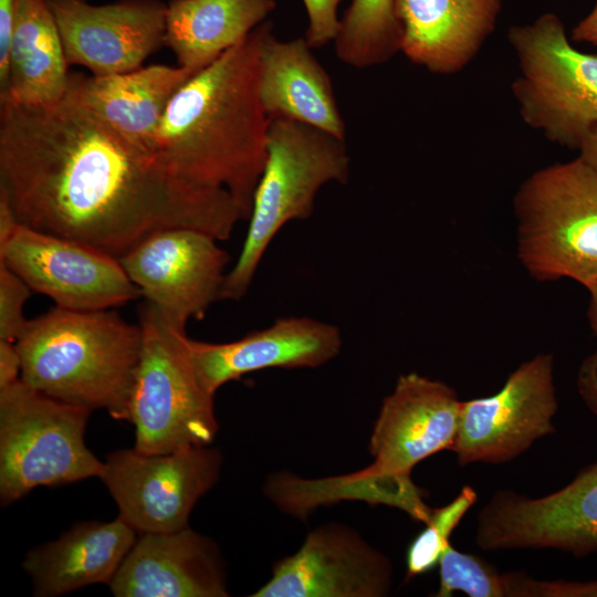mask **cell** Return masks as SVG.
Returning <instances> with one entry per match:
<instances>
[{
    "instance_id": "obj_1",
    "label": "cell",
    "mask_w": 597,
    "mask_h": 597,
    "mask_svg": "<svg viewBox=\"0 0 597 597\" xmlns=\"http://www.w3.org/2000/svg\"><path fill=\"white\" fill-rule=\"evenodd\" d=\"M0 188L20 224L117 259L161 229L222 241L243 220L227 190L186 181L66 96L0 102Z\"/></svg>"
},
{
    "instance_id": "obj_2",
    "label": "cell",
    "mask_w": 597,
    "mask_h": 597,
    "mask_svg": "<svg viewBox=\"0 0 597 597\" xmlns=\"http://www.w3.org/2000/svg\"><path fill=\"white\" fill-rule=\"evenodd\" d=\"M269 20L195 73L159 124L154 156L186 181L227 190L249 220L266 160L270 118L258 92Z\"/></svg>"
},
{
    "instance_id": "obj_3",
    "label": "cell",
    "mask_w": 597,
    "mask_h": 597,
    "mask_svg": "<svg viewBox=\"0 0 597 597\" xmlns=\"http://www.w3.org/2000/svg\"><path fill=\"white\" fill-rule=\"evenodd\" d=\"M142 327L116 312L55 306L29 320L15 341L20 379L55 399L129 421Z\"/></svg>"
},
{
    "instance_id": "obj_4",
    "label": "cell",
    "mask_w": 597,
    "mask_h": 597,
    "mask_svg": "<svg viewBox=\"0 0 597 597\" xmlns=\"http://www.w3.org/2000/svg\"><path fill=\"white\" fill-rule=\"evenodd\" d=\"M349 168L345 139L290 119L270 122L265 165L241 251L226 275L223 300L247 294L275 234L290 221L308 219L320 189L328 182L346 184Z\"/></svg>"
},
{
    "instance_id": "obj_5",
    "label": "cell",
    "mask_w": 597,
    "mask_h": 597,
    "mask_svg": "<svg viewBox=\"0 0 597 597\" xmlns=\"http://www.w3.org/2000/svg\"><path fill=\"white\" fill-rule=\"evenodd\" d=\"M517 255L538 282H597V175L579 158L531 174L513 198Z\"/></svg>"
},
{
    "instance_id": "obj_6",
    "label": "cell",
    "mask_w": 597,
    "mask_h": 597,
    "mask_svg": "<svg viewBox=\"0 0 597 597\" xmlns=\"http://www.w3.org/2000/svg\"><path fill=\"white\" fill-rule=\"evenodd\" d=\"M142 349L130 400L134 448L145 454L210 444L218 433L213 396L200 384L185 327L146 302Z\"/></svg>"
},
{
    "instance_id": "obj_7",
    "label": "cell",
    "mask_w": 597,
    "mask_h": 597,
    "mask_svg": "<svg viewBox=\"0 0 597 597\" xmlns=\"http://www.w3.org/2000/svg\"><path fill=\"white\" fill-rule=\"evenodd\" d=\"M519 74L511 84L522 121L551 143L579 150L597 127V55L577 50L561 18L513 25Z\"/></svg>"
},
{
    "instance_id": "obj_8",
    "label": "cell",
    "mask_w": 597,
    "mask_h": 597,
    "mask_svg": "<svg viewBox=\"0 0 597 597\" xmlns=\"http://www.w3.org/2000/svg\"><path fill=\"white\" fill-rule=\"evenodd\" d=\"M91 409L50 397L18 379L0 388V501L38 486L98 478L103 461L86 447Z\"/></svg>"
},
{
    "instance_id": "obj_9",
    "label": "cell",
    "mask_w": 597,
    "mask_h": 597,
    "mask_svg": "<svg viewBox=\"0 0 597 597\" xmlns=\"http://www.w3.org/2000/svg\"><path fill=\"white\" fill-rule=\"evenodd\" d=\"M461 400L453 388L418 373L400 375L384 398L370 440L373 462L355 471L404 499L416 512L430 507L411 480L425 459L451 450L459 426Z\"/></svg>"
},
{
    "instance_id": "obj_10",
    "label": "cell",
    "mask_w": 597,
    "mask_h": 597,
    "mask_svg": "<svg viewBox=\"0 0 597 597\" xmlns=\"http://www.w3.org/2000/svg\"><path fill=\"white\" fill-rule=\"evenodd\" d=\"M218 448L195 446L168 453L133 449L107 454L98 479L118 507V516L138 534L185 528L197 502L219 481Z\"/></svg>"
},
{
    "instance_id": "obj_11",
    "label": "cell",
    "mask_w": 597,
    "mask_h": 597,
    "mask_svg": "<svg viewBox=\"0 0 597 597\" xmlns=\"http://www.w3.org/2000/svg\"><path fill=\"white\" fill-rule=\"evenodd\" d=\"M553 363L552 354H537L512 371L494 395L461 401L451 448L460 465L507 462L555 431Z\"/></svg>"
},
{
    "instance_id": "obj_12",
    "label": "cell",
    "mask_w": 597,
    "mask_h": 597,
    "mask_svg": "<svg viewBox=\"0 0 597 597\" xmlns=\"http://www.w3.org/2000/svg\"><path fill=\"white\" fill-rule=\"evenodd\" d=\"M475 544L483 551L553 548L576 557L597 552V462L544 496L496 492L479 512Z\"/></svg>"
},
{
    "instance_id": "obj_13",
    "label": "cell",
    "mask_w": 597,
    "mask_h": 597,
    "mask_svg": "<svg viewBox=\"0 0 597 597\" xmlns=\"http://www.w3.org/2000/svg\"><path fill=\"white\" fill-rule=\"evenodd\" d=\"M218 239L202 230L172 227L146 237L118 260L146 302L186 327L222 298L230 260Z\"/></svg>"
},
{
    "instance_id": "obj_14",
    "label": "cell",
    "mask_w": 597,
    "mask_h": 597,
    "mask_svg": "<svg viewBox=\"0 0 597 597\" xmlns=\"http://www.w3.org/2000/svg\"><path fill=\"white\" fill-rule=\"evenodd\" d=\"M0 263L65 310H109L142 296L117 258L23 224L0 249Z\"/></svg>"
},
{
    "instance_id": "obj_15",
    "label": "cell",
    "mask_w": 597,
    "mask_h": 597,
    "mask_svg": "<svg viewBox=\"0 0 597 597\" xmlns=\"http://www.w3.org/2000/svg\"><path fill=\"white\" fill-rule=\"evenodd\" d=\"M54 15L69 65L93 75L129 72L165 45L167 3L119 0H46Z\"/></svg>"
},
{
    "instance_id": "obj_16",
    "label": "cell",
    "mask_w": 597,
    "mask_h": 597,
    "mask_svg": "<svg viewBox=\"0 0 597 597\" xmlns=\"http://www.w3.org/2000/svg\"><path fill=\"white\" fill-rule=\"evenodd\" d=\"M392 585L389 558L339 523L307 533L300 549L277 561L252 597H383Z\"/></svg>"
},
{
    "instance_id": "obj_17",
    "label": "cell",
    "mask_w": 597,
    "mask_h": 597,
    "mask_svg": "<svg viewBox=\"0 0 597 597\" xmlns=\"http://www.w3.org/2000/svg\"><path fill=\"white\" fill-rule=\"evenodd\" d=\"M188 344L201 386L214 395L222 385L252 371L320 367L339 354L343 337L333 324L306 316H285L233 342L189 338Z\"/></svg>"
},
{
    "instance_id": "obj_18",
    "label": "cell",
    "mask_w": 597,
    "mask_h": 597,
    "mask_svg": "<svg viewBox=\"0 0 597 597\" xmlns=\"http://www.w3.org/2000/svg\"><path fill=\"white\" fill-rule=\"evenodd\" d=\"M116 597H227L218 545L189 526L138 534L108 584Z\"/></svg>"
},
{
    "instance_id": "obj_19",
    "label": "cell",
    "mask_w": 597,
    "mask_h": 597,
    "mask_svg": "<svg viewBox=\"0 0 597 597\" xmlns=\"http://www.w3.org/2000/svg\"><path fill=\"white\" fill-rule=\"evenodd\" d=\"M197 72L164 64L109 75L73 72L64 96L119 137L154 156L156 134L171 98Z\"/></svg>"
},
{
    "instance_id": "obj_20",
    "label": "cell",
    "mask_w": 597,
    "mask_h": 597,
    "mask_svg": "<svg viewBox=\"0 0 597 597\" xmlns=\"http://www.w3.org/2000/svg\"><path fill=\"white\" fill-rule=\"evenodd\" d=\"M503 0H395L400 52L437 75L464 70L495 31Z\"/></svg>"
},
{
    "instance_id": "obj_21",
    "label": "cell",
    "mask_w": 597,
    "mask_h": 597,
    "mask_svg": "<svg viewBox=\"0 0 597 597\" xmlns=\"http://www.w3.org/2000/svg\"><path fill=\"white\" fill-rule=\"evenodd\" d=\"M305 38L279 40L269 21L260 50L258 92L270 118L298 122L345 139L331 78Z\"/></svg>"
},
{
    "instance_id": "obj_22",
    "label": "cell",
    "mask_w": 597,
    "mask_h": 597,
    "mask_svg": "<svg viewBox=\"0 0 597 597\" xmlns=\"http://www.w3.org/2000/svg\"><path fill=\"white\" fill-rule=\"evenodd\" d=\"M138 533L117 516L74 524L56 540L28 552L22 568L38 597H56L95 584H109Z\"/></svg>"
},
{
    "instance_id": "obj_23",
    "label": "cell",
    "mask_w": 597,
    "mask_h": 597,
    "mask_svg": "<svg viewBox=\"0 0 597 597\" xmlns=\"http://www.w3.org/2000/svg\"><path fill=\"white\" fill-rule=\"evenodd\" d=\"M275 8V0H170L165 45L179 66L199 71L242 42Z\"/></svg>"
},
{
    "instance_id": "obj_24",
    "label": "cell",
    "mask_w": 597,
    "mask_h": 597,
    "mask_svg": "<svg viewBox=\"0 0 597 597\" xmlns=\"http://www.w3.org/2000/svg\"><path fill=\"white\" fill-rule=\"evenodd\" d=\"M69 64L46 0H17L9 72L1 101L50 105L65 95Z\"/></svg>"
},
{
    "instance_id": "obj_25",
    "label": "cell",
    "mask_w": 597,
    "mask_h": 597,
    "mask_svg": "<svg viewBox=\"0 0 597 597\" xmlns=\"http://www.w3.org/2000/svg\"><path fill=\"white\" fill-rule=\"evenodd\" d=\"M341 62L354 69L384 64L400 52L395 0H352L334 41Z\"/></svg>"
},
{
    "instance_id": "obj_26",
    "label": "cell",
    "mask_w": 597,
    "mask_h": 597,
    "mask_svg": "<svg viewBox=\"0 0 597 597\" xmlns=\"http://www.w3.org/2000/svg\"><path fill=\"white\" fill-rule=\"evenodd\" d=\"M478 494L470 485L447 505L433 509L426 527L408 547L406 555L407 578L423 575L438 566L444 551L451 545L450 537L465 513L474 505Z\"/></svg>"
},
{
    "instance_id": "obj_27",
    "label": "cell",
    "mask_w": 597,
    "mask_h": 597,
    "mask_svg": "<svg viewBox=\"0 0 597 597\" xmlns=\"http://www.w3.org/2000/svg\"><path fill=\"white\" fill-rule=\"evenodd\" d=\"M438 566L437 597H449L455 591L470 597H502V574L478 556L458 551L451 544Z\"/></svg>"
},
{
    "instance_id": "obj_28",
    "label": "cell",
    "mask_w": 597,
    "mask_h": 597,
    "mask_svg": "<svg viewBox=\"0 0 597 597\" xmlns=\"http://www.w3.org/2000/svg\"><path fill=\"white\" fill-rule=\"evenodd\" d=\"M33 291L4 263H0V339L15 342L27 326L24 304Z\"/></svg>"
},
{
    "instance_id": "obj_29",
    "label": "cell",
    "mask_w": 597,
    "mask_h": 597,
    "mask_svg": "<svg viewBox=\"0 0 597 597\" xmlns=\"http://www.w3.org/2000/svg\"><path fill=\"white\" fill-rule=\"evenodd\" d=\"M307 14L305 40L312 49L334 42L341 25L338 6L345 0H302Z\"/></svg>"
},
{
    "instance_id": "obj_30",
    "label": "cell",
    "mask_w": 597,
    "mask_h": 597,
    "mask_svg": "<svg viewBox=\"0 0 597 597\" xmlns=\"http://www.w3.org/2000/svg\"><path fill=\"white\" fill-rule=\"evenodd\" d=\"M514 594L516 597H597V579L537 580L520 573L514 583Z\"/></svg>"
},
{
    "instance_id": "obj_31",
    "label": "cell",
    "mask_w": 597,
    "mask_h": 597,
    "mask_svg": "<svg viewBox=\"0 0 597 597\" xmlns=\"http://www.w3.org/2000/svg\"><path fill=\"white\" fill-rule=\"evenodd\" d=\"M17 13V0H0V94L7 88L9 54Z\"/></svg>"
},
{
    "instance_id": "obj_32",
    "label": "cell",
    "mask_w": 597,
    "mask_h": 597,
    "mask_svg": "<svg viewBox=\"0 0 597 597\" xmlns=\"http://www.w3.org/2000/svg\"><path fill=\"white\" fill-rule=\"evenodd\" d=\"M21 373V356L15 342L0 339V388L18 379Z\"/></svg>"
},
{
    "instance_id": "obj_33",
    "label": "cell",
    "mask_w": 597,
    "mask_h": 597,
    "mask_svg": "<svg viewBox=\"0 0 597 597\" xmlns=\"http://www.w3.org/2000/svg\"><path fill=\"white\" fill-rule=\"evenodd\" d=\"M20 222L7 192L0 188V249L11 240Z\"/></svg>"
},
{
    "instance_id": "obj_34",
    "label": "cell",
    "mask_w": 597,
    "mask_h": 597,
    "mask_svg": "<svg viewBox=\"0 0 597 597\" xmlns=\"http://www.w3.org/2000/svg\"><path fill=\"white\" fill-rule=\"evenodd\" d=\"M572 40L597 45V2L589 14L573 29Z\"/></svg>"
},
{
    "instance_id": "obj_35",
    "label": "cell",
    "mask_w": 597,
    "mask_h": 597,
    "mask_svg": "<svg viewBox=\"0 0 597 597\" xmlns=\"http://www.w3.org/2000/svg\"><path fill=\"white\" fill-rule=\"evenodd\" d=\"M578 157L597 175V127L578 150Z\"/></svg>"
},
{
    "instance_id": "obj_36",
    "label": "cell",
    "mask_w": 597,
    "mask_h": 597,
    "mask_svg": "<svg viewBox=\"0 0 597 597\" xmlns=\"http://www.w3.org/2000/svg\"><path fill=\"white\" fill-rule=\"evenodd\" d=\"M589 303L587 308V320L594 335L597 336V282L588 289Z\"/></svg>"
},
{
    "instance_id": "obj_37",
    "label": "cell",
    "mask_w": 597,
    "mask_h": 597,
    "mask_svg": "<svg viewBox=\"0 0 597 597\" xmlns=\"http://www.w3.org/2000/svg\"><path fill=\"white\" fill-rule=\"evenodd\" d=\"M588 407L597 416V384L594 386L589 394Z\"/></svg>"
}]
</instances>
